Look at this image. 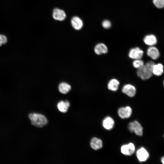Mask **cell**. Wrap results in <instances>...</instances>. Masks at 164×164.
Segmentation results:
<instances>
[{
  "label": "cell",
  "mask_w": 164,
  "mask_h": 164,
  "mask_svg": "<svg viewBox=\"0 0 164 164\" xmlns=\"http://www.w3.org/2000/svg\"><path fill=\"white\" fill-rule=\"evenodd\" d=\"M155 64L152 61L147 62L141 68L137 71L138 76L143 80H148L152 76V69Z\"/></svg>",
  "instance_id": "obj_1"
},
{
  "label": "cell",
  "mask_w": 164,
  "mask_h": 164,
  "mask_svg": "<svg viewBox=\"0 0 164 164\" xmlns=\"http://www.w3.org/2000/svg\"><path fill=\"white\" fill-rule=\"evenodd\" d=\"M29 117L32 124L36 127L42 128L48 122L47 120L44 115L36 113L29 114Z\"/></svg>",
  "instance_id": "obj_2"
},
{
  "label": "cell",
  "mask_w": 164,
  "mask_h": 164,
  "mask_svg": "<svg viewBox=\"0 0 164 164\" xmlns=\"http://www.w3.org/2000/svg\"><path fill=\"white\" fill-rule=\"evenodd\" d=\"M128 128L130 132H134L137 135L142 136L143 135V128L136 121L130 122L128 124Z\"/></svg>",
  "instance_id": "obj_3"
},
{
  "label": "cell",
  "mask_w": 164,
  "mask_h": 164,
  "mask_svg": "<svg viewBox=\"0 0 164 164\" xmlns=\"http://www.w3.org/2000/svg\"><path fill=\"white\" fill-rule=\"evenodd\" d=\"M144 51L138 47L131 48L129 50L128 56L130 58L135 60L141 59L143 57Z\"/></svg>",
  "instance_id": "obj_4"
},
{
  "label": "cell",
  "mask_w": 164,
  "mask_h": 164,
  "mask_svg": "<svg viewBox=\"0 0 164 164\" xmlns=\"http://www.w3.org/2000/svg\"><path fill=\"white\" fill-rule=\"evenodd\" d=\"M136 91L135 87L130 84L124 85L122 89V92L130 97H133L135 96Z\"/></svg>",
  "instance_id": "obj_5"
},
{
  "label": "cell",
  "mask_w": 164,
  "mask_h": 164,
  "mask_svg": "<svg viewBox=\"0 0 164 164\" xmlns=\"http://www.w3.org/2000/svg\"><path fill=\"white\" fill-rule=\"evenodd\" d=\"M121 152L126 155L130 156L132 155L135 150L134 144L130 143L128 144L123 145L121 147Z\"/></svg>",
  "instance_id": "obj_6"
},
{
  "label": "cell",
  "mask_w": 164,
  "mask_h": 164,
  "mask_svg": "<svg viewBox=\"0 0 164 164\" xmlns=\"http://www.w3.org/2000/svg\"><path fill=\"white\" fill-rule=\"evenodd\" d=\"M52 16L53 18L55 20L62 21L65 19L66 15L63 10L56 8L53 10Z\"/></svg>",
  "instance_id": "obj_7"
},
{
  "label": "cell",
  "mask_w": 164,
  "mask_h": 164,
  "mask_svg": "<svg viewBox=\"0 0 164 164\" xmlns=\"http://www.w3.org/2000/svg\"><path fill=\"white\" fill-rule=\"evenodd\" d=\"M132 110L129 106L120 108L118 110V114L119 117L122 119L128 118L131 115Z\"/></svg>",
  "instance_id": "obj_8"
},
{
  "label": "cell",
  "mask_w": 164,
  "mask_h": 164,
  "mask_svg": "<svg viewBox=\"0 0 164 164\" xmlns=\"http://www.w3.org/2000/svg\"><path fill=\"white\" fill-rule=\"evenodd\" d=\"M147 56L153 60L157 59L160 56V53L158 49L156 47L152 46L147 50Z\"/></svg>",
  "instance_id": "obj_9"
},
{
  "label": "cell",
  "mask_w": 164,
  "mask_h": 164,
  "mask_svg": "<svg viewBox=\"0 0 164 164\" xmlns=\"http://www.w3.org/2000/svg\"><path fill=\"white\" fill-rule=\"evenodd\" d=\"M136 156L140 162H144L149 158V154L145 149L142 147L137 151Z\"/></svg>",
  "instance_id": "obj_10"
},
{
  "label": "cell",
  "mask_w": 164,
  "mask_h": 164,
  "mask_svg": "<svg viewBox=\"0 0 164 164\" xmlns=\"http://www.w3.org/2000/svg\"><path fill=\"white\" fill-rule=\"evenodd\" d=\"M71 23L72 27L76 30H80L83 26V22L82 20L77 16H73L72 18Z\"/></svg>",
  "instance_id": "obj_11"
},
{
  "label": "cell",
  "mask_w": 164,
  "mask_h": 164,
  "mask_svg": "<svg viewBox=\"0 0 164 164\" xmlns=\"http://www.w3.org/2000/svg\"><path fill=\"white\" fill-rule=\"evenodd\" d=\"M143 41L145 44L152 46L156 44L157 43V39L155 35L150 34L146 35L144 37Z\"/></svg>",
  "instance_id": "obj_12"
},
{
  "label": "cell",
  "mask_w": 164,
  "mask_h": 164,
  "mask_svg": "<svg viewBox=\"0 0 164 164\" xmlns=\"http://www.w3.org/2000/svg\"><path fill=\"white\" fill-rule=\"evenodd\" d=\"M108 48L107 46L104 43H100L97 44L94 48L95 53L98 55L103 54H106L108 52Z\"/></svg>",
  "instance_id": "obj_13"
},
{
  "label": "cell",
  "mask_w": 164,
  "mask_h": 164,
  "mask_svg": "<svg viewBox=\"0 0 164 164\" xmlns=\"http://www.w3.org/2000/svg\"><path fill=\"white\" fill-rule=\"evenodd\" d=\"M90 145L94 150H97L102 148V142L100 139L96 137H94L91 140Z\"/></svg>",
  "instance_id": "obj_14"
},
{
  "label": "cell",
  "mask_w": 164,
  "mask_h": 164,
  "mask_svg": "<svg viewBox=\"0 0 164 164\" xmlns=\"http://www.w3.org/2000/svg\"><path fill=\"white\" fill-rule=\"evenodd\" d=\"M164 72V67L161 63L154 64L152 69V74L155 76H159L161 75Z\"/></svg>",
  "instance_id": "obj_15"
},
{
  "label": "cell",
  "mask_w": 164,
  "mask_h": 164,
  "mask_svg": "<svg viewBox=\"0 0 164 164\" xmlns=\"http://www.w3.org/2000/svg\"><path fill=\"white\" fill-rule=\"evenodd\" d=\"M70 106V103L68 101H60L57 104V107L60 111L63 113L66 112Z\"/></svg>",
  "instance_id": "obj_16"
},
{
  "label": "cell",
  "mask_w": 164,
  "mask_h": 164,
  "mask_svg": "<svg viewBox=\"0 0 164 164\" xmlns=\"http://www.w3.org/2000/svg\"><path fill=\"white\" fill-rule=\"evenodd\" d=\"M114 120L109 117L105 118L103 121V126L107 130H110L112 129L114 127Z\"/></svg>",
  "instance_id": "obj_17"
},
{
  "label": "cell",
  "mask_w": 164,
  "mask_h": 164,
  "mask_svg": "<svg viewBox=\"0 0 164 164\" xmlns=\"http://www.w3.org/2000/svg\"><path fill=\"white\" fill-rule=\"evenodd\" d=\"M120 82L116 79H112L109 81L108 84V89L112 91H116L118 88Z\"/></svg>",
  "instance_id": "obj_18"
},
{
  "label": "cell",
  "mask_w": 164,
  "mask_h": 164,
  "mask_svg": "<svg viewBox=\"0 0 164 164\" xmlns=\"http://www.w3.org/2000/svg\"><path fill=\"white\" fill-rule=\"evenodd\" d=\"M70 85L65 82L60 83L59 86V90L60 92L63 94L67 93L71 89Z\"/></svg>",
  "instance_id": "obj_19"
},
{
  "label": "cell",
  "mask_w": 164,
  "mask_h": 164,
  "mask_svg": "<svg viewBox=\"0 0 164 164\" xmlns=\"http://www.w3.org/2000/svg\"><path fill=\"white\" fill-rule=\"evenodd\" d=\"M144 64V61L141 59L134 60L132 62V65L134 67L138 69L142 67Z\"/></svg>",
  "instance_id": "obj_20"
},
{
  "label": "cell",
  "mask_w": 164,
  "mask_h": 164,
  "mask_svg": "<svg viewBox=\"0 0 164 164\" xmlns=\"http://www.w3.org/2000/svg\"><path fill=\"white\" fill-rule=\"evenodd\" d=\"M152 2L158 9H161L164 7V0H152Z\"/></svg>",
  "instance_id": "obj_21"
},
{
  "label": "cell",
  "mask_w": 164,
  "mask_h": 164,
  "mask_svg": "<svg viewBox=\"0 0 164 164\" xmlns=\"http://www.w3.org/2000/svg\"><path fill=\"white\" fill-rule=\"evenodd\" d=\"M102 26L104 28L107 29L111 27V23L109 20L105 19L102 22Z\"/></svg>",
  "instance_id": "obj_22"
},
{
  "label": "cell",
  "mask_w": 164,
  "mask_h": 164,
  "mask_svg": "<svg viewBox=\"0 0 164 164\" xmlns=\"http://www.w3.org/2000/svg\"><path fill=\"white\" fill-rule=\"evenodd\" d=\"M7 41V38L5 35L0 34V46L6 43Z\"/></svg>",
  "instance_id": "obj_23"
},
{
  "label": "cell",
  "mask_w": 164,
  "mask_h": 164,
  "mask_svg": "<svg viewBox=\"0 0 164 164\" xmlns=\"http://www.w3.org/2000/svg\"><path fill=\"white\" fill-rule=\"evenodd\" d=\"M161 162H162V163L163 164H164V156H163L162 158L161 159Z\"/></svg>",
  "instance_id": "obj_24"
},
{
  "label": "cell",
  "mask_w": 164,
  "mask_h": 164,
  "mask_svg": "<svg viewBox=\"0 0 164 164\" xmlns=\"http://www.w3.org/2000/svg\"><path fill=\"white\" fill-rule=\"evenodd\" d=\"M163 84L164 86V80H163Z\"/></svg>",
  "instance_id": "obj_25"
},
{
  "label": "cell",
  "mask_w": 164,
  "mask_h": 164,
  "mask_svg": "<svg viewBox=\"0 0 164 164\" xmlns=\"http://www.w3.org/2000/svg\"><path fill=\"white\" fill-rule=\"evenodd\" d=\"M163 136H164V135Z\"/></svg>",
  "instance_id": "obj_26"
}]
</instances>
